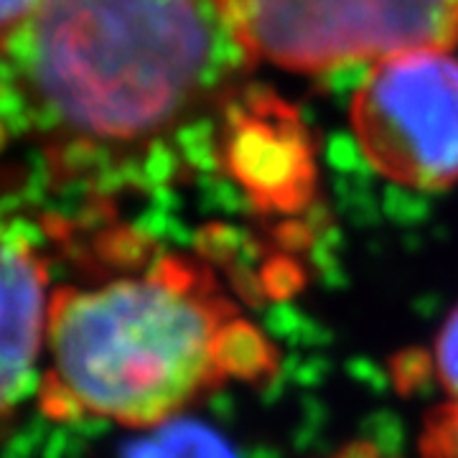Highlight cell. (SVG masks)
Here are the masks:
<instances>
[{
	"instance_id": "obj_1",
	"label": "cell",
	"mask_w": 458,
	"mask_h": 458,
	"mask_svg": "<svg viewBox=\"0 0 458 458\" xmlns=\"http://www.w3.org/2000/svg\"><path fill=\"white\" fill-rule=\"evenodd\" d=\"M245 64L216 0H44L0 49V153H29L54 191H146Z\"/></svg>"
},
{
	"instance_id": "obj_2",
	"label": "cell",
	"mask_w": 458,
	"mask_h": 458,
	"mask_svg": "<svg viewBox=\"0 0 458 458\" xmlns=\"http://www.w3.org/2000/svg\"><path fill=\"white\" fill-rule=\"evenodd\" d=\"M276 375V346L181 255L54 288L38 377L49 420L153 428L229 382Z\"/></svg>"
},
{
	"instance_id": "obj_3",
	"label": "cell",
	"mask_w": 458,
	"mask_h": 458,
	"mask_svg": "<svg viewBox=\"0 0 458 458\" xmlns=\"http://www.w3.org/2000/svg\"><path fill=\"white\" fill-rule=\"evenodd\" d=\"M247 62L328 72L458 44V0H216Z\"/></svg>"
},
{
	"instance_id": "obj_4",
	"label": "cell",
	"mask_w": 458,
	"mask_h": 458,
	"mask_svg": "<svg viewBox=\"0 0 458 458\" xmlns=\"http://www.w3.org/2000/svg\"><path fill=\"white\" fill-rule=\"evenodd\" d=\"M364 161L412 191L458 183V59L426 49L382 59L352 99Z\"/></svg>"
},
{
	"instance_id": "obj_5",
	"label": "cell",
	"mask_w": 458,
	"mask_h": 458,
	"mask_svg": "<svg viewBox=\"0 0 458 458\" xmlns=\"http://www.w3.org/2000/svg\"><path fill=\"white\" fill-rule=\"evenodd\" d=\"M51 293L47 252L0 212V430L38 390Z\"/></svg>"
},
{
	"instance_id": "obj_6",
	"label": "cell",
	"mask_w": 458,
	"mask_h": 458,
	"mask_svg": "<svg viewBox=\"0 0 458 458\" xmlns=\"http://www.w3.org/2000/svg\"><path fill=\"white\" fill-rule=\"evenodd\" d=\"M423 458H458V405L443 403L428 412L418 438Z\"/></svg>"
},
{
	"instance_id": "obj_7",
	"label": "cell",
	"mask_w": 458,
	"mask_h": 458,
	"mask_svg": "<svg viewBox=\"0 0 458 458\" xmlns=\"http://www.w3.org/2000/svg\"><path fill=\"white\" fill-rule=\"evenodd\" d=\"M436 377L441 382L443 393L448 394V403L458 405V306L443 321L436 349H433Z\"/></svg>"
},
{
	"instance_id": "obj_8",
	"label": "cell",
	"mask_w": 458,
	"mask_h": 458,
	"mask_svg": "<svg viewBox=\"0 0 458 458\" xmlns=\"http://www.w3.org/2000/svg\"><path fill=\"white\" fill-rule=\"evenodd\" d=\"M44 0H0V49L26 29Z\"/></svg>"
},
{
	"instance_id": "obj_9",
	"label": "cell",
	"mask_w": 458,
	"mask_h": 458,
	"mask_svg": "<svg viewBox=\"0 0 458 458\" xmlns=\"http://www.w3.org/2000/svg\"><path fill=\"white\" fill-rule=\"evenodd\" d=\"M331 458H394L390 454H385L379 445L369 441H354L349 445H344L339 454H334Z\"/></svg>"
}]
</instances>
